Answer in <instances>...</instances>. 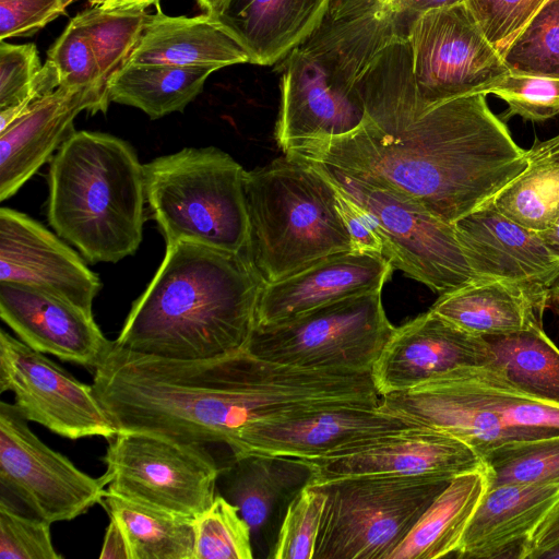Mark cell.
<instances>
[{
    "label": "cell",
    "instance_id": "e575fe53",
    "mask_svg": "<svg viewBox=\"0 0 559 559\" xmlns=\"http://www.w3.org/2000/svg\"><path fill=\"white\" fill-rule=\"evenodd\" d=\"M489 488L506 484L559 483V435L513 441L483 455Z\"/></svg>",
    "mask_w": 559,
    "mask_h": 559
},
{
    "label": "cell",
    "instance_id": "cb8c5ba5",
    "mask_svg": "<svg viewBox=\"0 0 559 559\" xmlns=\"http://www.w3.org/2000/svg\"><path fill=\"white\" fill-rule=\"evenodd\" d=\"M558 501L559 483L490 487L454 557L520 559L523 544Z\"/></svg>",
    "mask_w": 559,
    "mask_h": 559
},
{
    "label": "cell",
    "instance_id": "c3c4849f",
    "mask_svg": "<svg viewBox=\"0 0 559 559\" xmlns=\"http://www.w3.org/2000/svg\"><path fill=\"white\" fill-rule=\"evenodd\" d=\"M158 1L159 0H90L92 4L99 5L104 10H145V8L153 3H158Z\"/></svg>",
    "mask_w": 559,
    "mask_h": 559
},
{
    "label": "cell",
    "instance_id": "f35d334b",
    "mask_svg": "<svg viewBox=\"0 0 559 559\" xmlns=\"http://www.w3.org/2000/svg\"><path fill=\"white\" fill-rule=\"evenodd\" d=\"M481 93L493 94L508 104L504 120L520 116L540 122L559 115V78L510 72Z\"/></svg>",
    "mask_w": 559,
    "mask_h": 559
},
{
    "label": "cell",
    "instance_id": "b9f144b4",
    "mask_svg": "<svg viewBox=\"0 0 559 559\" xmlns=\"http://www.w3.org/2000/svg\"><path fill=\"white\" fill-rule=\"evenodd\" d=\"M548 0H466L489 43L501 55Z\"/></svg>",
    "mask_w": 559,
    "mask_h": 559
},
{
    "label": "cell",
    "instance_id": "ab89813d",
    "mask_svg": "<svg viewBox=\"0 0 559 559\" xmlns=\"http://www.w3.org/2000/svg\"><path fill=\"white\" fill-rule=\"evenodd\" d=\"M48 60L58 71L60 86L95 90L108 98L88 34L75 17L49 49Z\"/></svg>",
    "mask_w": 559,
    "mask_h": 559
},
{
    "label": "cell",
    "instance_id": "ee69618b",
    "mask_svg": "<svg viewBox=\"0 0 559 559\" xmlns=\"http://www.w3.org/2000/svg\"><path fill=\"white\" fill-rule=\"evenodd\" d=\"M333 187L340 214L350 238L352 249L384 257V246L372 217L343 191Z\"/></svg>",
    "mask_w": 559,
    "mask_h": 559
},
{
    "label": "cell",
    "instance_id": "1f68e13d",
    "mask_svg": "<svg viewBox=\"0 0 559 559\" xmlns=\"http://www.w3.org/2000/svg\"><path fill=\"white\" fill-rule=\"evenodd\" d=\"M486 338L496 364L518 390L559 407V348L543 326Z\"/></svg>",
    "mask_w": 559,
    "mask_h": 559
},
{
    "label": "cell",
    "instance_id": "74e56055",
    "mask_svg": "<svg viewBox=\"0 0 559 559\" xmlns=\"http://www.w3.org/2000/svg\"><path fill=\"white\" fill-rule=\"evenodd\" d=\"M319 486L304 484L289 501L269 558L313 559L325 506Z\"/></svg>",
    "mask_w": 559,
    "mask_h": 559
},
{
    "label": "cell",
    "instance_id": "60d3db41",
    "mask_svg": "<svg viewBox=\"0 0 559 559\" xmlns=\"http://www.w3.org/2000/svg\"><path fill=\"white\" fill-rule=\"evenodd\" d=\"M50 523L19 513L0 500V559H61L53 547Z\"/></svg>",
    "mask_w": 559,
    "mask_h": 559
},
{
    "label": "cell",
    "instance_id": "816d5d0a",
    "mask_svg": "<svg viewBox=\"0 0 559 559\" xmlns=\"http://www.w3.org/2000/svg\"><path fill=\"white\" fill-rule=\"evenodd\" d=\"M206 13L215 12L224 0H197Z\"/></svg>",
    "mask_w": 559,
    "mask_h": 559
},
{
    "label": "cell",
    "instance_id": "7402d4cb",
    "mask_svg": "<svg viewBox=\"0 0 559 559\" xmlns=\"http://www.w3.org/2000/svg\"><path fill=\"white\" fill-rule=\"evenodd\" d=\"M109 103L95 90L59 86L0 132V201L15 194L75 132L81 111L105 112Z\"/></svg>",
    "mask_w": 559,
    "mask_h": 559
},
{
    "label": "cell",
    "instance_id": "6da1fadb",
    "mask_svg": "<svg viewBox=\"0 0 559 559\" xmlns=\"http://www.w3.org/2000/svg\"><path fill=\"white\" fill-rule=\"evenodd\" d=\"M364 102L369 119L359 129L302 142L285 155L392 190L451 224L490 201L527 166L526 151L490 110L486 94L424 109L378 96Z\"/></svg>",
    "mask_w": 559,
    "mask_h": 559
},
{
    "label": "cell",
    "instance_id": "9a60e30c",
    "mask_svg": "<svg viewBox=\"0 0 559 559\" xmlns=\"http://www.w3.org/2000/svg\"><path fill=\"white\" fill-rule=\"evenodd\" d=\"M414 425L372 404L320 407L249 425L231 451L248 456L311 460L348 451L359 443Z\"/></svg>",
    "mask_w": 559,
    "mask_h": 559
},
{
    "label": "cell",
    "instance_id": "5b68a950",
    "mask_svg": "<svg viewBox=\"0 0 559 559\" xmlns=\"http://www.w3.org/2000/svg\"><path fill=\"white\" fill-rule=\"evenodd\" d=\"M248 240L243 253L265 284L350 251L333 185L308 162L289 157L246 170Z\"/></svg>",
    "mask_w": 559,
    "mask_h": 559
},
{
    "label": "cell",
    "instance_id": "d590c367",
    "mask_svg": "<svg viewBox=\"0 0 559 559\" xmlns=\"http://www.w3.org/2000/svg\"><path fill=\"white\" fill-rule=\"evenodd\" d=\"M514 74L559 78V0H549L502 55Z\"/></svg>",
    "mask_w": 559,
    "mask_h": 559
},
{
    "label": "cell",
    "instance_id": "bcb514c9",
    "mask_svg": "<svg viewBox=\"0 0 559 559\" xmlns=\"http://www.w3.org/2000/svg\"><path fill=\"white\" fill-rule=\"evenodd\" d=\"M466 0H388L381 11L396 12L419 19L423 14L445 7L465 2Z\"/></svg>",
    "mask_w": 559,
    "mask_h": 559
},
{
    "label": "cell",
    "instance_id": "3957f363",
    "mask_svg": "<svg viewBox=\"0 0 559 559\" xmlns=\"http://www.w3.org/2000/svg\"><path fill=\"white\" fill-rule=\"evenodd\" d=\"M264 281L243 253L191 242L166 246L115 341L173 359H203L247 347Z\"/></svg>",
    "mask_w": 559,
    "mask_h": 559
},
{
    "label": "cell",
    "instance_id": "8d00e7d4",
    "mask_svg": "<svg viewBox=\"0 0 559 559\" xmlns=\"http://www.w3.org/2000/svg\"><path fill=\"white\" fill-rule=\"evenodd\" d=\"M194 559H251V530L236 506L221 493L194 518Z\"/></svg>",
    "mask_w": 559,
    "mask_h": 559
},
{
    "label": "cell",
    "instance_id": "db71d44e",
    "mask_svg": "<svg viewBox=\"0 0 559 559\" xmlns=\"http://www.w3.org/2000/svg\"><path fill=\"white\" fill-rule=\"evenodd\" d=\"M549 1V0H548Z\"/></svg>",
    "mask_w": 559,
    "mask_h": 559
},
{
    "label": "cell",
    "instance_id": "f1b7e54d",
    "mask_svg": "<svg viewBox=\"0 0 559 559\" xmlns=\"http://www.w3.org/2000/svg\"><path fill=\"white\" fill-rule=\"evenodd\" d=\"M213 66L124 64L108 81L109 102L141 109L151 119L182 111L202 91Z\"/></svg>",
    "mask_w": 559,
    "mask_h": 559
},
{
    "label": "cell",
    "instance_id": "d6a6232c",
    "mask_svg": "<svg viewBox=\"0 0 559 559\" xmlns=\"http://www.w3.org/2000/svg\"><path fill=\"white\" fill-rule=\"evenodd\" d=\"M300 464L290 459L248 456L222 468L223 497L236 506L251 530L262 532L273 511L290 488Z\"/></svg>",
    "mask_w": 559,
    "mask_h": 559
},
{
    "label": "cell",
    "instance_id": "e0dca14e",
    "mask_svg": "<svg viewBox=\"0 0 559 559\" xmlns=\"http://www.w3.org/2000/svg\"><path fill=\"white\" fill-rule=\"evenodd\" d=\"M276 70L282 76L275 138L283 152L306 141L349 134L368 121L358 84L331 73L313 55L297 47Z\"/></svg>",
    "mask_w": 559,
    "mask_h": 559
},
{
    "label": "cell",
    "instance_id": "f546056e",
    "mask_svg": "<svg viewBox=\"0 0 559 559\" xmlns=\"http://www.w3.org/2000/svg\"><path fill=\"white\" fill-rule=\"evenodd\" d=\"M526 168L492 199L497 210L525 228L546 230L559 213V134L535 140Z\"/></svg>",
    "mask_w": 559,
    "mask_h": 559
},
{
    "label": "cell",
    "instance_id": "5bb4252c",
    "mask_svg": "<svg viewBox=\"0 0 559 559\" xmlns=\"http://www.w3.org/2000/svg\"><path fill=\"white\" fill-rule=\"evenodd\" d=\"M5 391L13 393V404L28 421L63 438L102 437L109 441L118 433L93 385L1 330L0 392Z\"/></svg>",
    "mask_w": 559,
    "mask_h": 559
},
{
    "label": "cell",
    "instance_id": "4316f807",
    "mask_svg": "<svg viewBox=\"0 0 559 559\" xmlns=\"http://www.w3.org/2000/svg\"><path fill=\"white\" fill-rule=\"evenodd\" d=\"M250 63L243 46L210 13L170 16L160 8L145 25L124 64L213 66Z\"/></svg>",
    "mask_w": 559,
    "mask_h": 559
},
{
    "label": "cell",
    "instance_id": "7bdbcfd3",
    "mask_svg": "<svg viewBox=\"0 0 559 559\" xmlns=\"http://www.w3.org/2000/svg\"><path fill=\"white\" fill-rule=\"evenodd\" d=\"M73 0H0V39L31 36L62 14Z\"/></svg>",
    "mask_w": 559,
    "mask_h": 559
},
{
    "label": "cell",
    "instance_id": "7c38bea8",
    "mask_svg": "<svg viewBox=\"0 0 559 559\" xmlns=\"http://www.w3.org/2000/svg\"><path fill=\"white\" fill-rule=\"evenodd\" d=\"M408 40L414 83L426 108L481 93L510 73L465 2L423 14Z\"/></svg>",
    "mask_w": 559,
    "mask_h": 559
},
{
    "label": "cell",
    "instance_id": "8fae6325",
    "mask_svg": "<svg viewBox=\"0 0 559 559\" xmlns=\"http://www.w3.org/2000/svg\"><path fill=\"white\" fill-rule=\"evenodd\" d=\"M108 442V492L193 519L214 501L222 468L207 447L143 431Z\"/></svg>",
    "mask_w": 559,
    "mask_h": 559
},
{
    "label": "cell",
    "instance_id": "ffe728a7",
    "mask_svg": "<svg viewBox=\"0 0 559 559\" xmlns=\"http://www.w3.org/2000/svg\"><path fill=\"white\" fill-rule=\"evenodd\" d=\"M0 281L48 290L87 311L102 288L97 274L58 236L9 207L0 210Z\"/></svg>",
    "mask_w": 559,
    "mask_h": 559
},
{
    "label": "cell",
    "instance_id": "484cf974",
    "mask_svg": "<svg viewBox=\"0 0 559 559\" xmlns=\"http://www.w3.org/2000/svg\"><path fill=\"white\" fill-rule=\"evenodd\" d=\"M330 0H224L210 13L243 46L250 63L273 66L321 24Z\"/></svg>",
    "mask_w": 559,
    "mask_h": 559
},
{
    "label": "cell",
    "instance_id": "f6af8a7d",
    "mask_svg": "<svg viewBox=\"0 0 559 559\" xmlns=\"http://www.w3.org/2000/svg\"><path fill=\"white\" fill-rule=\"evenodd\" d=\"M559 543V501L523 544L520 559H538L548 548Z\"/></svg>",
    "mask_w": 559,
    "mask_h": 559
},
{
    "label": "cell",
    "instance_id": "7a4b0ae2",
    "mask_svg": "<svg viewBox=\"0 0 559 559\" xmlns=\"http://www.w3.org/2000/svg\"><path fill=\"white\" fill-rule=\"evenodd\" d=\"M95 394L118 431H143L230 451L251 424L317 405L314 371L262 360L246 348L173 359L115 344L94 370Z\"/></svg>",
    "mask_w": 559,
    "mask_h": 559
},
{
    "label": "cell",
    "instance_id": "836d02e7",
    "mask_svg": "<svg viewBox=\"0 0 559 559\" xmlns=\"http://www.w3.org/2000/svg\"><path fill=\"white\" fill-rule=\"evenodd\" d=\"M74 17L88 34L107 86L109 79L127 62L151 14L140 9L104 10L95 5Z\"/></svg>",
    "mask_w": 559,
    "mask_h": 559
},
{
    "label": "cell",
    "instance_id": "f907efd6",
    "mask_svg": "<svg viewBox=\"0 0 559 559\" xmlns=\"http://www.w3.org/2000/svg\"><path fill=\"white\" fill-rule=\"evenodd\" d=\"M547 308L551 309L559 318V277L552 283V285L549 288Z\"/></svg>",
    "mask_w": 559,
    "mask_h": 559
},
{
    "label": "cell",
    "instance_id": "681fc988",
    "mask_svg": "<svg viewBox=\"0 0 559 559\" xmlns=\"http://www.w3.org/2000/svg\"><path fill=\"white\" fill-rule=\"evenodd\" d=\"M538 234L548 251L559 260V213L554 223Z\"/></svg>",
    "mask_w": 559,
    "mask_h": 559
},
{
    "label": "cell",
    "instance_id": "ac0fdd59",
    "mask_svg": "<svg viewBox=\"0 0 559 559\" xmlns=\"http://www.w3.org/2000/svg\"><path fill=\"white\" fill-rule=\"evenodd\" d=\"M496 364L484 336L462 330L430 310L395 326L371 368L380 395L401 392L454 371Z\"/></svg>",
    "mask_w": 559,
    "mask_h": 559
},
{
    "label": "cell",
    "instance_id": "9c48e42d",
    "mask_svg": "<svg viewBox=\"0 0 559 559\" xmlns=\"http://www.w3.org/2000/svg\"><path fill=\"white\" fill-rule=\"evenodd\" d=\"M395 326L382 289L352 296L272 325H255L246 349L288 367L371 371Z\"/></svg>",
    "mask_w": 559,
    "mask_h": 559
},
{
    "label": "cell",
    "instance_id": "4fadbf2b",
    "mask_svg": "<svg viewBox=\"0 0 559 559\" xmlns=\"http://www.w3.org/2000/svg\"><path fill=\"white\" fill-rule=\"evenodd\" d=\"M110 477H92L45 444L14 404L0 402V483L35 516L71 521L102 503Z\"/></svg>",
    "mask_w": 559,
    "mask_h": 559
},
{
    "label": "cell",
    "instance_id": "8992f818",
    "mask_svg": "<svg viewBox=\"0 0 559 559\" xmlns=\"http://www.w3.org/2000/svg\"><path fill=\"white\" fill-rule=\"evenodd\" d=\"M378 409L452 435L481 457L503 443L559 435V407L522 393L497 364L381 395Z\"/></svg>",
    "mask_w": 559,
    "mask_h": 559
},
{
    "label": "cell",
    "instance_id": "30bf717a",
    "mask_svg": "<svg viewBox=\"0 0 559 559\" xmlns=\"http://www.w3.org/2000/svg\"><path fill=\"white\" fill-rule=\"evenodd\" d=\"M311 164L372 217L384 258L393 269L439 295L481 280L472 270L453 224L392 190L328 165Z\"/></svg>",
    "mask_w": 559,
    "mask_h": 559
},
{
    "label": "cell",
    "instance_id": "83f0119b",
    "mask_svg": "<svg viewBox=\"0 0 559 559\" xmlns=\"http://www.w3.org/2000/svg\"><path fill=\"white\" fill-rule=\"evenodd\" d=\"M488 489L486 466L454 476L388 559L454 556Z\"/></svg>",
    "mask_w": 559,
    "mask_h": 559
},
{
    "label": "cell",
    "instance_id": "7dc6e473",
    "mask_svg": "<svg viewBox=\"0 0 559 559\" xmlns=\"http://www.w3.org/2000/svg\"><path fill=\"white\" fill-rule=\"evenodd\" d=\"M99 558L131 559V551L126 533L120 524L112 518H109V524L105 533Z\"/></svg>",
    "mask_w": 559,
    "mask_h": 559
},
{
    "label": "cell",
    "instance_id": "d4e9b609",
    "mask_svg": "<svg viewBox=\"0 0 559 559\" xmlns=\"http://www.w3.org/2000/svg\"><path fill=\"white\" fill-rule=\"evenodd\" d=\"M550 286L509 280H477L440 295L435 314L484 337L543 326Z\"/></svg>",
    "mask_w": 559,
    "mask_h": 559
},
{
    "label": "cell",
    "instance_id": "f5cc1de1",
    "mask_svg": "<svg viewBox=\"0 0 559 559\" xmlns=\"http://www.w3.org/2000/svg\"><path fill=\"white\" fill-rule=\"evenodd\" d=\"M559 559V543L544 551L538 559Z\"/></svg>",
    "mask_w": 559,
    "mask_h": 559
},
{
    "label": "cell",
    "instance_id": "277c9868",
    "mask_svg": "<svg viewBox=\"0 0 559 559\" xmlns=\"http://www.w3.org/2000/svg\"><path fill=\"white\" fill-rule=\"evenodd\" d=\"M47 217L57 235L90 263L134 254L143 234L144 166L126 141L75 131L48 170Z\"/></svg>",
    "mask_w": 559,
    "mask_h": 559
},
{
    "label": "cell",
    "instance_id": "ba28073f",
    "mask_svg": "<svg viewBox=\"0 0 559 559\" xmlns=\"http://www.w3.org/2000/svg\"><path fill=\"white\" fill-rule=\"evenodd\" d=\"M452 478L368 475L319 485L326 499L313 559H388Z\"/></svg>",
    "mask_w": 559,
    "mask_h": 559
},
{
    "label": "cell",
    "instance_id": "2e32d148",
    "mask_svg": "<svg viewBox=\"0 0 559 559\" xmlns=\"http://www.w3.org/2000/svg\"><path fill=\"white\" fill-rule=\"evenodd\" d=\"M305 465L306 484L319 486L355 476H409L440 474L454 477L485 467L480 454L466 442L447 432L409 427L359 443L330 456L294 460Z\"/></svg>",
    "mask_w": 559,
    "mask_h": 559
},
{
    "label": "cell",
    "instance_id": "52a82bcc",
    "mask_svg": "<svg viewBox=\"0 0 559 559\" xmlns=\"http://www.w3.org/2000/svg\"><path fill=\"white\" fill-rule=\"evenodd\" d=\"M144 166L146 202L166 246L191 242L243 252L248 214L242 166L213 147H186Z\"/></svg>",
    "mask_w": 559,
    "mask_h": 559
},
{
    "label": "cell",
    "instance_id": "603a6c76",
    "mask_svg": "<svg viewBox=\"0 0 559 559\" xmlns=\"http://www.w3.org/2000/svg\"><path fill=\"white\" fill-rule=\"evenodd\" d=\"M453 225L472 270L481 280L551 286L559 277V260L539 234L504 216L491 200Z\"/></svg>",
    "mask_w": 559,
    "mask_h": 559
},
{
    "label": "cell",
    "instance_id": "4dcf8cb0",
    "mask_svg": "<svg viewBox=\"0 0 559 559\" xmlns=\"http://www.w3.org/2000/svg\"><path fill=\"white\" fill-rule=\"evenodd\" d=\"M102 504L126 533L131 559H194V519L106 492Z\"/></svg>",
    "mask_w": 559,
    "mask_h": 559
},
{
    "label": "cell",
    "instance_id": "d6986e66",
    "mask_svg": "<svg viewBox=\"0 0 559 559\" xmlns=\"http://www.w3.org/2000/svg\"><path fill=\"white\" fill-rule=\"evenodd\" d=\"M0 317L29 347L92 372L114 346L92 311L27 284L0 281Z\"/></svg>",
    "mask_w": 559,
    "mask_h": 559
},
{
    "label": "cell",
    "instance_id": "44dd1931",
    "mask_svg": "<svg viewBox=\"0 0 559 559\" xmlns=\"http://www.w3.org/2000/svg\"><path fill=\"white\" fill-rule=\"evenodd\" d=\"M393 266L380 254L344 251L264 284L255 325H272L344 298L382 289Z\"/></svg>",
    "mask_w": 559,
    "mask_h": 559
}]
</instances>
